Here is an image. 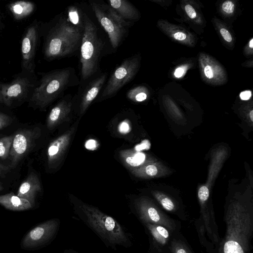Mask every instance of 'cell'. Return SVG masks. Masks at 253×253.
Here are the masks:
<instances>
[{
    "mask_svg": "<svg viewBox=\"0 0 253 253\" xmlns=\"http://www.w3.org/2000/svg\"><path fill=\"white\" fill-rule=\"evenodd\" d=\"M83 33L62 14L48 23L40 24L44 58L51 61L72 54L81 47Z\"/></svg>",
    "mask_w": 253,
    "mask_h": 253,
    "instance_id": "1",
    "label": "cell"
},
{
    "mask_svg": "<svg viewBox=\"0 0 253 253\" xmlns=\"http://www.w3.org/2000/svg\"><path fill=\"white\" fill-rule=\"evenodd\" d=\"M224 218L226 233L219 253H248L253 232L252 214L236 203L229 207Z\"/></svg>",
    "mask_w": 253,
    "mask_h": 253,
    "instance_id": "2",
    "label": "cell"
},
{
    "mask_svg": "<svg viewBox=\"0 0 253 253\" xmlns=\"http://www.w3.org/2000/svg\"><path fill=\"white\" fill-rule=\"evenodd\" d=\"M80 218L101 239L112 247H129L128 236L122 226L113 217L97 208L84 203L77 207Z\"/></svg>",
    "mask_w": 253,
    "mask_h": 253,
    "instance_id": "3",
    "label": "cell"
},
{
    "mask_svg": "<svg viewBox=\"0 0 253 253\" xmlns=\"http://www.w3.org/2000/svg\"><path fill=\"white\" fill-rule=\"evenodd\" d=\"M78 84L75 70L71 67L43 73L29 100L33 107L44 109L69 87Z\"/></svg>",
    "mask_w": 253,
    "mask_h": 253,
    "instance_id": "4",
    "label": "cell"
},
{
    "mask_svg": "<svg viewBox=\"0 0 253 253\" xmlns=\"http://www.w3.org/2000/svg\"><path fill=\"white\" fill-rule=\"evenodd\" d=\"M103 43L94 23L84 14V30L81 45V79L84 81L97 71Z\"/></svg>",
    "mask_w": 253,
    "mask_h": 253,
    "instance_id": "5",
    "label": "cell"
},
{
    "mask_svg": "<svg viewBox=\"0 0 253 253\" xmlns=\"http://www.w3.org/2000/svg\"><path fill=\"white\" fill-rule=\"evenodd\" d=\"M90 4L98 21L107 33L112 47H118L129 23L108 4L93 1H90Z\"/></svg>",
    "mask_w": 253,
    "mask_h": 253,
    "instance_id": "6",
    "label": "cell"
},
{
    "mask_svg": "<svg viewBox=\"0 0 253 253\" xmlns=\"http://www.w3.org/2000/svg\"><path fill=\"white\" fill-rule=\"evenodd\" d=\"M35 74L22 71L10 83L1 85V93L3 103L10 107L14 103L28 98L30 100L37 85Z\"/></svg>",
    "mask_w": 253,
    "mask_h": 253,
    "instance_id": "7",
    "label": "cell"
},
{
    "mask_svg": "<svg viewBox=\"0 0 253 253\" xmlns=\"http://www.w3.org/2000/svg\"><path fill=\"white\" fill-rule=\"evenodd\" d=\"M138 60L135 56L125 59L113 71L101 94L106 99L115 95L135 75L138 68Z\"/></svg>",
    "mask_w": 253,
    "mask_h": 253,
    "instance_id": "8",
    "label": "cell"
},
{
    "mask_svg": "<svg viewBox=\"0 0 253 253\" xmlns=\"http://www.w3.org/2000/svg\"><path fill=\"white\" fill-rule=\"evenodd\" d=\"M40 24L34 20L26 29L22 37L21 51L22 71L35 74V59L39 42Z\"/></svg>",
    "mask_w": 253,
    "mask_h": 253,
    "instance_id": "9",
    "label": "cell"
},
{
    "mask_svg": "<svg viewBox=\"0 0 253 253\" xmlns=\"http://www.w3.org/2000/svg\"><path fill=\"white\" fill-rule=\"evenodd\" d=\"M59 223L58 219H53L37 226L25 236L23 246L25 248L33 249L45 244L56 234Z\"/></svg>",
    "mask_w": 253,
    "mask_h": 253,
    "instance_id": "10",
    "label": "cell"
},
{
    "mask_svg": "<svg viewBox=\"0 0 253 253\" xmlns=\"http://www.w3.org/2000/svg\"><path fill=\"white\" fill-rule=\"evenodd\" d=\"M135 207L139 218L144 224L151 223L163 226L169 230L175 229L174 221L146 199L137 200L135 203Z\"/></svg>",
    "mask_w": 253,
    "mask_h": 253,
    "instance_id": "11",
    "label": "cell"
},
{
    "mask_svg": "<svg viewBox=\"0 0 253 253\" xmlns=\"http://www.w3.org/2000/svg\"><path fill=\"white\" fill-rule=\"evenodd\" d=\"M39 133V130L24 129L14 135L9 152L11 168L15 167L27 154Z\"/></svg>",
    "mask_w": 253,
    "mask_h": 253,
    "instance_id": "12",
    "label": "cell"
},
{
    "mask_svg": "<svg viewBox=\"0 0 253 253\" xmlns=\"http://www.w3.org/2000/svg\"><path fill=\"white\" fill-rule=\"evenodd\" d=\"M75 130L74 126L49 144L47 151V165L49 169L56 168L61 162Z\"/></svg>",
    "mask_w": 253,
    "mask_h": 253,
    "instance_id": "13",
    "label": "cell"
},
{
    "mask_svg": "<svg viewBox=\"0 0 253 253\" xmlns=\"http://www.w3.org/2000/svg\"><path fill=\"white\" fill-rule=\"evenodd\" d=\"M107 80L104 73L92 80L82 92L80 105V114L83 115L92 101L96 98Z\"/></svg>",
    "mask_w": 253,
    "mask_h": 253,
    "instance_id": "14",
    "label": "cell"
},
{
    "mask_svg": "<svg viewBox=\"0 0 253 253\" xmlns=\"http://www.w3.org/2000/svg\"><path fill=\"white\" fill-rule=\"evenodd\" d=\"M72 103L68 95L58 102L50 110L46 120L47 127L52 129L65 121L71 113Z\"/></svg>",
    "mask_w": 253,
    "mask_h": 253,
    "instance_id": "15",
    "label": "cell"
},
{
    "mask_svg": "<svg viewBox=\"0 0 253 253\" xmlns=\"http://www.w3.org/2000/svg\"><path fill=\"white\" fill-rule=\"evenodd\" d=\"M41 189V183L38 177L31 172L19 186L17 196L28 200L32 206L37 194Z\"/></svg>",
    "mask_w": 253,
    "mask_h": 253,
    "instance_id": "16",
    "label": "cell"
},
{
    "mask_svg": "<svg viewBox=\"0 0 253 253\" xmlns=\"http://www.w3.org/2000/svg\"><path fill=\"white\" fill-rule=\"evenodd\" d=\"M0 204L7 209L16 211L26 210L32 207L28 200L19 197L12 192L0 195Z\"/></svg>",
    "mask_w": 253,
    "mask_h": 253,
    "instance_id": "17",
    "label": "cell"
},
{
    "mask_svg": "<svg viewBox=\"0 0 253 253\" xmlns=\"http://www.w3.org/2000/svg\"><path fill=\"white\" fill-rule=\"evenodd\" d=\"M108 5L126 20H135L137 11L133 5L126 0H109Z\"/></svg>",
    "mask_w": 253,
    "mask_h": 253,
    "instance_id": "18",
    "label": "cell"
},
{
    "mask_svg": "<svg viewBox=\"0 0 253 253\" xmlns=\"http://www.w3.org/2000/svg\"><path fill=\"white\" fill-rule=\"evenodd\" d=\"M8 8L15 20L23 19L29 16L34 10L35 5L28 1H16L10 3Z\"/></svg>",
    "mask_w": 253,
    "mask_h": 253,
    "instance_id": "19",
    "label": "cell"
},
{
    "mask_svg": "<svg viewBox=\"0 0 253 253\" xmlns=\"http://www.w3.org/2000/svg\"><path fill=\"white\" fill-rule=\"evenodd\" d=\"M145 225L155 243L161 247L167 244L170 238L169 230L157 224L146 223Z\"/></svg>",
    "mask_w": 253,
    "mask_h": 253,
    "instance_id": "20",
    "label": "cell"
},
{
    "mask_svg": "<svg viewBox=\"0 0 253 253\" xmlns=\"http://www.w3.org/2000/svg\"><path fill=\"white\" fill-rule=\"evenodd\" d=\"M121 156L124 164L130 169V167H137L142 164L145 158L143 153L134 152L129 150L122 151Z\"/></svg>",
    "mask_w": 253,
    "mask_h": 253,
    "instance_id": "21",
    "label": "cell"
},
{
    "mask_svg": "<svg viewBox=\"0 0 253 253\" xmlns=\"http://www.w3.org/2000/svg\"><path fill=\"white\" fill-rule=\"evenodd\" d=\"M67 18L72 25L84 31V14L77 7L73 5L68 8Z\"/></svg>",
    "mask_w": 253,
    "mask_h": 253,
    "instance_id": "22",
    "label": "cell"
},
{
    "mask_svg": "<svg viewBox=\"0 0 253 253\" xmlns=\"http://www.w3.org/2000/svg\"><path fill=\"white\" fill-rule=\"evenodd\" d=\"M14 135L6 136L0 138V157L6 159L9 154Z\"/></svg>",
    "mask_w": 253,
    "mask_h": 253,
    "instance_id": "23",
    "label": "cell"
},
{
    "mask_svg": "<svg viewBox=\"0 0 253 253\" xmlns=\"http://www.w3.org/2000/svg\"><path fill=\"white\" fill-rule=\"evenodd\" d=\"M127 98L134 102H142L147 97L146 93L141 87H135L129 89L126 93Z\"/></svg>",
    "mask_w": 253,
    "mask_h": 253,
    "instance_id": "24",
    "label": "cell"
},
{
    "mask_svg": "<svg viewBox=\"0 0 253 253\" xmlns=\"http://www.w3.org/2000/svg\"><path fill=\"white\" fill-rule=\"evenodd\" d=\"M155 196L166 210L169 211H174L175 208V205L170 199L159 193H156Z\"/></svg>",
    "mask_w": 253,
    "mask_h": 253,
    "instance_id": "25",
    "label": "cell"
},
{
    "mask_svg": "<svg viewBox=\"0 0 253 253\" xmlns=\"http://www.w3.org/2000/svg\"><path fill=\"white\" fill-rule=\"evenodd\" d=\"M171 250L172 253H192L184 244L176 240L172 242Z\"/></svg>",
    "mask_w": 253,
    "mask_h": 253,
    "instance_id": "26",
    "label": "cell"
},
{
    "mask_svg": "<svg viewBox=\"0 0 253 253\" xmlns=\"http://www.w3.org/2000/svg\"><path fill=\"white\" fill-rule=\"evenodd\" d=\"M198 196L202 203L207 201L209 197V190L206 186H202L198 190Z\"/></svg>",
    "mask_w": 253,
    "mask_h": 253,
    "instance_id": "27",
    "label": "cell"
},
{
    "mask_svg": "<svg viewBox=\"0 0 253 253\" xmlns=\"http://www.w3.org/2000/svg\"><path fill=\"white\" fill-rule=\"evenodd\" d=\"M129 121L126 120L122 122L118 127L119 131L122 134H126L131 130L130 125Z\"/></svg>",
    "mask_w": 253,
    "mask_h": 253,
    "instance_id": "28",
    "label": "cell"
},
{
    "mask_svg": "<svg viewBox=\"0 0 253 253\" xmlns=\"http://www.w3.org/2000/svg\"><path fill=\"white\" fill-rule=\"evenodd\" d=\"M235 5L234 3L230 0L225 1L222 5V10L226 13L231 14L234 12Z\"/></svg>",
    "mask_w": 253,
    "mask_h": 253,
    "instance_id": "29",
    "label": "cell"
},
{
    "mask_svg": "<svg viewBox=\"0 0 253 253\" xmlns=\"http://www.w3.org/2000/svg\"><path fill=\"white\" fill-rule=\"evenodd\" d=\"M11 122V119L7 115L0 112V129L6 127Z\"/></svg>",
    "mask_w": 253,
    "mask_h": 253,
    "instance_id": "30",
    "label": "cell"
},
{
    "mask_svg": "<svg viewBox=\"0 0 253 253\" xmlns=\"http://www.w3.org/2000/svg\"><path fill=\"white\" fill-rule=\"evenodd\" d=\"M185 10L188 16L191 19L196 17V12L194 8L190 4H187L185 6Z\"/></svg>",
    "mask_w": 253,
    "mask_h": 253,
    "instance_id": "31",
    "label": "cell"
},
{
    "mask_svg": "<svg viewBox=\"0 0 253 253\" xmlns=\"http://www.w3.org/2000/svg\"><path fill=\"white\" fill-rule=\"evenodd\" d=\"M220 33L223 39L227 42H230L232 40V38L230 33L225 28H221Z\"/></svg>",
    "mask_w": 253,
    "mask_h": 253,
    "instance_id": "32",
    "label": "cell"
},
{
    "mask_svg": "<svg viewBox=\"0 0 253 253\" xmlns=\"http://www.w3.org/2000/svg\"><path fill=\"white\" fill-rule=\"evenodd\" d=\"M86 149L93 150L97 148V142L93 139L88 140L85 144Z\"/></svg>",
    "mask_w": 253,
    "mask_h": 253,
    "instance_id": "33",
    "label": "cell"
},
{
    "mask_svg": "<svg viewBox=\"0 0 253 253\" xmlns=\"http://www.w3.org/2000/svg\"><path fill=\"white\" fill-rule=\"evenodd\" d=\"M204 74L208 79H212L213 77V73L211 66L207 65L204 68Z\"/></svg>",
    "mask_w": 253,
    "mask_h": 253,
    "instance_id": "34",
    "label": "cell"
},
{
    "mask_svg": "<svg viewBox=\"0 0 253 253\" xmlns=\"http://www.w3.org/2000/svg\"><path fill=\"white\" fill-rule=\"evenodd\" d=\"M252 96V92L250 90H246L242 92L240 94V97L242 100H247L249 99Z\"/></svg>",
    "mask_w": 253,
    "mask_h": 253,
    "instance_id": "35",
    "label": "cell"
},
{
    "mask_svg": "<svg viewBox=\"0 0 253 253\" xmlns=\"http://www.w3.org/2000/svg\"><path fill=\"white\" fill-rule=\"evenodd\" d=\"M150 144L148 140H145L141 145H139L137 146V148L136 150L140 151L142 149H148L150 148Z\"/></svg>",
    "mask_w": 253,
    "mask_h": 253,
    "instance_id": "36",
    "label": "cell"
},
{
    "mask_svg": "<svg viewBox=\"0 0 253 253\" xmlns=\"http://www.w3.org/2000/svg\"><path fill=\"white\" fill-rule=\"evenodd\" d=\"M174 38L179 41H182L186 38V35L182 32H177L174 34Z\"/></svg>",
    "mask_w": 253,
    "mask_h": 253,
    "instance_id": "37",
    "label": "cell"
},
{
    "mask_svg": "<svg viewBox=\"0 0 253 253\" xmlns=\"http://www.w3.org/2000/svg\"><path fill=\"white\" fill-rule=\"evenodd\" d=\"M184 73V69L181 67L177 68L174 73V75L176 78H180L182 77Z\"/></svg>",
    "mask_w": 253,
    "mask_h": 253,
    "instance_id": "38",
    "label": "cell"
},
{
    "mask_svg": "<svg viewBox=\"0 0 253 253\" xmlns=\"http://www.w3.org/2000/svg\"><path fill=\"white\" fill-rule=\"evenodd\" d=\"M11 168L10 166H6L0 164V173H4L9 170Z\"/></svg>",
    "mask_w": 253,
    "mask_h": 253,
    "instance_id": "39",
    "label": "cell"
},
{
    "mask_svg": "<svg viewBox=\"0 0 253 253\" xmlns=\"http://www.w3.org/2000/svg\"><path fill=\"white\" fill-rule=\"evenodd\" d=\"M250 119L252 122L253 121V110H251L249 113Z\"/></svg>",
    "mask_w": 253,
    "mask_h": 253,
    "instance_id": "40",
    "label": "cell"
},
{
    "mask_svg": "<svg viewBox=\"0 0 253 253\" xmlns=\"http://www.w3.org/2000/svg\"><path fill=\"white\" fill-rule=\"evenodd\" d=\"M1 84H0V103H3V99L1 93Z\"/></svg>",
    "mask_w": 253,
    "mask_h": 253,
    "instance_id": "41",
    "label": "cell"
},
{
    "mask_svg": "<svg viewBox=\"0 0 253 253\" xmlns=\"http://www.w3.org/2000/svg\"><path fill=\"white\" fill-rule=\"evenodd\" d=\"M249 46L252 48L253 47V39H252L249 43Z\"/></svg>",
    "mask_w": 253,
    "mask_h": 253,
    "instance_id": "42",
    "label": "cell"
},
{
    "mask_svg": "<svg viewBox=\"0 0 253 253\" xmlns=\"http://www.w3.org/2000/svg\"><path fill=\"white\" fill-rule=\"evenodd\" d=\"M2 187L0 185V191L1 190H2Z\"/></svg>",
    "mask_w": 253,
    "mask_h": 253,
    "instance_id": "43",
    "label": "cell"
},
{
    "mask_svg": "<svg viewBox=\"0 0 253 253\" xmlns=\"http://www.w3.org/2000/svg\"><path fill=\"white\" fill-rule=\"evenodd\" d=\"M75 253V252H73V253Z\"/></svg>",
    "mask_w": 253,
    "mask_h": 253,
    "instance_id": "44",
    "label": "cell"
}]
</instances>
